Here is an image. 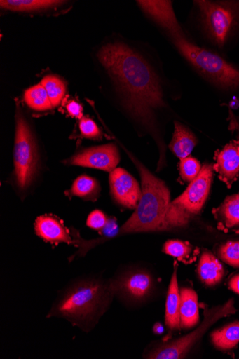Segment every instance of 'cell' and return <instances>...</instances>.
<instances>
[{
    "mask_svg": "<svg viewBox=\"0 0 239 359\" xmlns=\"http://www.w3.org/2000/svg\"><path fill=\"white\" fill-rule=\"evenodd\" d=\"M101 95L133 126L149 135L159 150L157 171L165 164L162 117L168 109L158 61L142 43L119 35L106 37L90 53Z\"/></svg>",
    "mask_w": 239,
    "mask_h": 359,
    "instance_id": "1",
    "label": "cell"
},
{
    "mask_svg": "<svg viewBox=\"0 0 239 359\" xmlns=\"http://www.w3.org/2000/svg\"><path fill=\"white\" fill-rule=\"evenodd\" d=\"M142 13L161 30L182 57L201 76L218 88H239V70L219 55L191 42L175 15L172 2L136 1Z\"/></svg>",
    "mask_w": 239,
    "mask_h": 359,
    "instance_id": "2",
    "label": "cell"
},
{
    "mask_svg": "<svg viewBox=\"0 0 239 359\" xmlns=\"http://www.w3.org/2000/svg\"><path fill=\"white\" fill-rule=\"evenodd\" d=\"M115 298L102 274L77 278L60 290L46 318L64 319L85 333L91 332Z\"/></svg>",
    "mask_w": 239,
    "mask_h": 359,
    "instance_id": "3",
    "label": "cell"
},
{
    "mask_svg": "<svg viewBox=\"0 0 239 359\" xmlns=\"http://www.w3.org/2000/svg\"><path fill=\"white\" fill-rule=\"evenodd\" d=\"M120 144L139 172L142 194L133 214L120 228L118 236L163 232L165 217L172 203L170 191L163 180L155 176L137 158Z\"/></svg>",
    "mask_w": 239,
    "mask_h": 359,
    "instance_id": "4",
    "label": "cell"
},
{
    "mask_svg": "<svg viewBox=\"0 0 239 359\" xmlns=\"http://www.w3.org/2000/svg\"><path fill=\"white\" fill-rule=\"evenodd\" d=\"M13 179L17 191L24 198L41 168L39 142L21 102L15 99Z\"/></svg>",
    "mask_w": 239,
    "mask_h": 359,
    "instance_id": "5",
    "label": "cell"
},
{
    "mask_svg": "<svg viewBox=\"0 0 239 359\" xmlns=\"http://www.w3.org/2000/svg\"><path fill=\"white\" fill-rule=\"evenodd\" d=\"M112 292L124 305L129 307L144 306L158 295L159 280L146 267L130 266L110 278Z\"/></svg>",
    "mask_w": 239,
    "mask_h": 359,
    "instance_id": "6",
    "label": "cell"
},
{
    "mask_svg": "<svg viewBox=\"0 0 239 359\" xmlns=\"http://www.w3.org/2000/svg\"><path fill=\"white\" fill-rule=\"evenodd\" d=\"M234 300L212 309L206 306L204 318L199 327L186 336L170 341L163 340L153 344L145 351L144 357L149 359L184 358L201 339L211 326L223 317L234 314Z\"/></svg>",
    "mask_w": 239,
    "mask_h": 359,
    "instance_id": "7",
    "label": "cell"
},
{
    "mask_svg": "<svg viewBox=\"0 0 239 359\" xmlns=\"http://www.w3.org/2000/svg\"><path fill=\"white\" fill-rule=\"evenodd\" d=\"M208 37L223 48L239 23V1H195Z\"/></svg>",
    "mask_w": 239,
    "mask_h": 359,
    "instance_id": "8",
    "label": "cell"
},
{
    "mask_svg": "<svg viewBox=\"0 0 239 359\" xmlns=\"http://www.w3.org/2000/svg\"><path fill=\"white\" fill-rule=\"evenodd\" d=\"M120 159L117 145L110 143L83 149L62 162L66 165L78 166L111 173L116 169Z\"/></svg>",
    "mask_w": 239,
    "mask_h": 359,
    "instance_id": "9",
    "label": "cell"
},
{
    "mask_svg": "<svg viewBox=\"0 0 239 359\" xmlns=\"http://www.w3.org/2000/svg\"><path fill=\"white\" fill-rule=\"evenodd\" d=\"M74 4L65 0H1L0 10L3 13L23 16L52 17L65 14Z\"/></svg>",
    "mask_w": 239,
    "mask_h": 359,
    "instance_id": "10",
    "label": "cell"
},
{
    "mask_svg": "<svg viewBox=\"0 0 239 359\" xmlns=\"http://www.w3.org/2000/svg\"><path fill=\"white\" fill-rule=\"evenodd\" d=\"M214 175V166L204 165L198 177L190 182L185 191L172 203L191 216L198 215L209 198Z\"/></svg>",
    "mask_w": 239,
    "mask_h": 359,
    "instance_id": "11",
    "label": "cell"
},
{
    "mask_svg": "<svg viewBox=\"0 0 239 359\" xmlns=\"http://www.w3.org/2000/svg\"><path fill=\"white\" fill-rule=\"evenodd\" d=\"M109 183L111 197L116 204L128 210L137 207L142 191L138 182L126 170H114L110 173Z\"/></svg>",
    "mask_w": 239,
    "mask_h": 359,
    "instance_id": "12",
    "label": "cell"
},
{
    "mask_svg": "<svg viewBox=\"0 0 239 359\" xmlns=\"http://www.w3.org/2000/svg\"><path fill=\"white\" fill-rule=\"evenodd\" d=\"M34 229L36 234L46 243L55 245L60 243L74 245L71 230L55 215L46 214L39 216L36 220Z\"/></svg>",
    "mask_w": 239,
    "mask_h": 359,
    "instance_id": "13",
    "label": "cell"
},
{
    "mask_svg": "<svg viewBox=\"0 0 239 359\" xmlns=\"http://www.w3.org/2000/svg\"><path fill=\"white\" fill-rule=\"evenodd\" d=\"M214 170L219 179L231 187L239 177V141H232L216 154Z\"/></svg>",
    "mask_w": 239,
    "mask_h": 359,
    "instance_id": "14",
    "label": "cell"
},
{
    "mask_svg": "<svg viewBox=\"0 0 239 359\" xmlns=\"http://www.w3.org/2000/svg\"><path fill=\"white\" fill-rule=\"evenodd\" d=\"M177 266L175 265L172 279L168 288L165 311V325L168 335L163 340H168L170 335L181 331V294L177 278Z\"/></svg>",
    "mask_w": 239,
    "mask_h": 359,
    "instance_id": "15",
    "label": "cell"
},
{
    "mask_svg": "<svg viewBox=\"0 0 239 359\" xmlns=\"http://www.w3.org/2000/svg\"><path fill=\"white\" fill-rule=\"evenodd\" d=\"M200 281L208 287H215L223 280L225 270L219 259L210 251L202 252L197 268Z\"/></svg>",
    "mask_w": 239,
    "mask_h": 359,
    "instance_id": "16",
    "label": "cell"
},
{
    "mask_svg": "<svg viewBox=\"0 0 239 359\" xmlns=\"http://www.w3.org/2000/svg\"><path fill=\"white\" fill-rule=\"evenodd\" d=\"M213 212L221 231L239 233V193L228 196Z\"/></svg>",
    "mask_w": 239,
    "mask_h": 359,
    "instance_id": "17",
    "label": "cell"
},
{
    "mask_svg": "<svg viewBox=\"0 0 239 359\" xmlns=\"http://www.w3.org/2000/svg\"><path fill=\"white\" fill-rule=\"evenodd\" d=\"M181 328L185 331L190 330L198 324L200 320L198 296L196 291L189 287L180 289Z\"/></svg>",
    "mask_w": 239,
    "mask_h": 359,
    "instance_id": "18",
    "label": "cell"
},
{
    "mask_svg": "<svg viewBox=\"0 0 239 359\" xmlns=\"http://www.w3.org/2000/svg\"><path fill=\"white\" fill-rule=\"evenodd\" d=\"M175 133L169 149L180 159L189 156L198 143L191 130L179 121L175 122Z\"/></svg>",
    "mask_w": 239,
    "mask_h": 359,
    "instance_id": "19",
    "label": "cell"
},
{
    "mask_svg": "<svg viewBox=\"0 0 239 359\" xmlns=\"http://www.w3.org/2000/svg\"><path fill=\"white\" fill-rule=\"evenodd\" d=\"M23 102L30 111L37 114H50L55 109L46 90L41 83L24 91Z\"/></svg>",
    "mask_w": 239,
    "mask_h": 359,
    "instance_id": "20",
    "label": "cell"
},
{
    "mask_svg": "<svg viewBox=\"0 0 239 359\" xmlns=\"http://www.w3.org/2000/svg\"><path fill=\"white\" fill-rule=\"evenodd\" d=\"M100 190L97 181L85 175L78 177L71 188L65 191V194L70 199L77 197L84 201L95 203L99 198Z\"/></svg>",
    "mask_w": 239,
    "mask_h": 359,
    "instance_id": "21",
    "label": "cell"
},
{
    "mask_svg": "<svg viewBox=\"0 0 239 359\" xmlns=\"http://www.w3.org/2000/svg\"><path fill=\"white\" fill-rule=\"evenodd\" d=\"M211 341L219 351L227 352L233 350L239 344V321L232 322L214 331Z\"/></svg>",
    "mask_w": 239,
    "mask_h": 359,
    "instance_id": "22",
    "label": "cell"
},
{
    "mask_svg": "<svg viewBox=\"0 0 239 359\" xmlns=\"http://www.w3.org/2000/svg\"><path fill=\"white\" fill-rule=\"evenodd\" d=\"M46 90L54 109L60 107L67 97V83L57 74H48L40 82Z\"/></svg>",
    "mask_w": 239,
    "mask_h": 359,
    "instance_id": "23",
    "label": "cell"
},
{
    "mask_svg": "<svg viewBox=\"0 0 239 359\" xmlns=\"http://www.w3.org/2000/svg\"><path fill=\"white\" fill-rule=\"evenodd\" d=\"M78 133L72 135L70 139H85L92 141H101L104 139V134L97 123L90 118L83 116L78 120Z\"/></svg>",
    "mask_w": 239,
    "mask_h": 359,
    "instance_id": "24",
    "label": "cell"
},
{
    "mask_svg": "<svg viewBox=\"0 0 239 359\" xmlns=\"http://www.w3.org/2000/svg\"><path fill=\"white\" fill-rule=\"evenodd\" d=\"M216 254L223 262L228 266L239 269V241H228L219 244Z\"/></svg>",
    "mask_w": 239,
    "mask_h": 359,
    "instance_id": "25",
    "label": "cell"
},
{
    "mask_svg": "<svg viewBox=\"0 0 239 359\" xmlns=\"http://www.w3.org/2000/svg\"><path fill=\"white\" fill-rule=\"evenodd\" d=\"M163 252L187 263L192 252V246L189 243L178 240H170L165 242Z\"/></svg>",
    "mask_w": 239,
    "mask_h": 359,
    "instance_id": "26",
    "label": "cell"
},
{
    "mask_svg": "<svg viewBox=\"0 0 239 359\" xmlns=\"http://www.w3.org/2000/svg\"><path fill=\"white\" fill-rule=\"evenodd\" d=\"M200 162L195 158L188 156L181 159L180 174L183 180L191 182L195 180L201 170Z\"/></svg>",
    "mask_w": 239,
    "mask_h": 359,
    "instance_id": "27",
    "label": "cell"
},
{
    "mask_svg": "<svg viewBox=\"0 0 239 359\" xmlns=\"http://www.w3.org/2000/svg\"><path fill=\"white\" fill-rule=\"evenodd\" d=\"M109 220V217L104 212L95 210L90 213L86 224L90 229L97 231L99 233L104 229Z\"/></svg>",
    "mask_w": 239,
    "mask_h": 359,
    "instance_id": "28",
    "label": "cell"
},
{
    "mask_svg": "<svg viewBox=\"0 0 239 359\" xmlns=\"http://www.w3.org/2000/svg\"><path fill=\"white\" fill-rule=\"evenodd\" d=\"M62 104L68 117L76 118L78 120H80L83 117V107L82 104L75 99L67 100L66 97L62 105Z\"/></svg>",
    "mask_w": 239,
    "mask_h": 359,
    "instance_id": "29",
    "label": "cell"
},
{
    "mask_svg": "<svg viewBox=\"0 0 239 359\" xmlns=\"http://www.w3.org/2000/svg\"><path fill=\"white\" fill-rule=\"evenodd\" d=\"M229 288L239 294V274L233 276L228 282Z\"/></svg>",
    "mask_w": 239,
    "mask_h": 359,
    "instance_id": "30",
    "label": "cell"
},
{
    "mask_svg": "<svg viewBox=\"0 0 239 359\" xmlns=\"http://www.w3.org/2000/svg\"><path fill=\"white\" fill-rule=\"evenodd\" d=\"M153 332L156 335H162L164 332L163 325L161 323H156L153 327Z\"/></svg>",
    "mask_w": 239,
    "mask_h": 359,
    "instance_id": "31",
    "label": "cell"
}]
</instances>
